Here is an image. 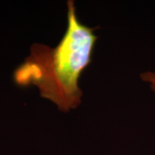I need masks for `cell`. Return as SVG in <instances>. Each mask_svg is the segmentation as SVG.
Listing matches in <instances>:
<instances>
[{
	"label": "cell",
	"mask_w": 155,
	"mask_h": 155,
	"mask_svg": "<svg viewBox=\"0 0 155 155\" xmlns=\"http://www.w3.org/2000/svg\"><path fill=\"white\" fill-rule=\"evenodd\" d=\"M68 26L55 48L34 43L30 54L15 69L13 79L20 87L35 85L42 98L55 104L62 112L80 105L83 93L78 86L81 73L91 63L98 38L91 28L79 21L74 1L68 0Z\"/></svg>",
	"instance_id": "obj_1"
},
{
	"label": "cell",
	"mask_w": 155,
	"mask_h": 155,
	"mask_svg": "<svg viewBox=\"0 0 155 155\" xmlns=\"http://www.w3.org/2000/svg\"><path fill=\"white\" fill-rule=\"evenodd\" d=\"M144 74L147 75V77H144L142 75V77H144V78H142V79H144V81H150V82H152V88H153V90L155 91V75L151 73V75H152V77H150V75L147 74V73H144Z\"/></svg>",
	"instance_id": "obj_2"
}]
</instances>
